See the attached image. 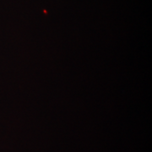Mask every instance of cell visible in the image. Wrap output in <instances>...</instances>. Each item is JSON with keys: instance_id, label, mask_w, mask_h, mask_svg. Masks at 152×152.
<instances>
[]
</instances>
